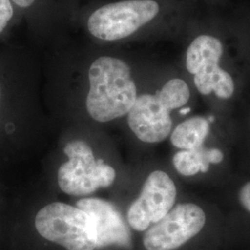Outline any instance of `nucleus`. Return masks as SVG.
Here are the masks:
<instances>
[{
	"label": "nucleus",
	"mask_w": 250,
	"mask_h": 250,
	"mask_svg": "<svg viewBox=\"0 0 250 250\" xmlns=\"http://www.w3.org/2000/svg\"><path fill=\"white\" fill-rule=\"evenodd\" d=\"M37 232L48 241L68 250H94L97 233L93 218L77 207L54 202L41 208L36 217Z\"/></svg>",
	"instance_id": "5"
},
{
	"label": "nucleus",
	"mask_w": 250,
	"mask_h": 250,
	"mask_svg": "<svg viewBox=\"0 0 250 250\" xmlns=\"http://www.w3.org/2000/svg\"><path fill=\"white\" fill-rule=\"evenodd\" d=\"M64 153L69 161L63 163L58 171V183L64 193L86 196L114 182L115 170L102 160H96L85 142L72 141L65 146Z\"/></svg>",
	"instance_id": "6"
},
{
	"label": "nucleus",
	"mask_w": 250,
	"mask_h": 250,
	"mask_svg": "<svg viewBox=\"0 0 250 250\" xmlns=\"http://www.w3.org/2000/svg\"><path fill=\"white\" fill-rule=\"evenodd\" d=\"M92 1H101V0H87V2H92ZM82 2H83V0L81 1V4H82Z\"/></svg>",
	"instance_id": "16"
},
{
	"label": "nucleus",
	"mask_w": 250,
	"mask_h": 250,
	"mask_svg": "<svg viewBox=\"0 0 250 250\" xmlns=\"http://www.w3.org/2000/svg\"><path fill=\"white\" fill-rule=\"evenodd\" d=\"M172 162L179 173L185 176L207 172L210 165L208 148L202 146L194 150H181L174 155Z\"/></svg>",
	"instance_id": "12"
},
{
	"label": "nucleus",
	"mask_w": 250,
	"mask_h": 250,
	"mask_svg": "<svg viewBox=\"0 0 250 250\" xmlns=\"http://www.w3.org/2000/svg\"><path fill=\"white\" fill-rule=\"evenodd\" d=\"M14 7L10 0H0V34L13 18Z\"/></svg>",
	"instance_id": "13"
},
{
	"label": "nucleus",
	"mask_w": 250,
	"mask_h": 250,
	"mask_svg": "<svg viewBox=\"0 0 250 250\" xmlns=\"http://www.w3.org/2000/svg\"><path fill=\"white\" fill-rule=\"evenodd\" d=\"M238 198L245 209L250 212V182L245 184L239 191Z\"/></svg>",
	"instance_id": "14"
},
{
	"label": "nucleus",
	"mask_w": 250,
	"mask_h": 250,
	"mask_svg": "<svg viewBox=\"0 0 250 250\" xmlns=\"http://www.w3.org/2000/svg\"><path fill=\"white\" fill-rule=\"evenodd\" d=\"M83 48L87 62L88 88L84 105L89 116L107 123L128 114L137 99L133 68L122 47L100 46L89 42Z\"/></svg>",
	"instance_id": "2"
},
{
	"label": "nucleus",
	"mask_w": 250,
	"mask_h": 250,
	"mask_svg": "<svg viewBox=\"0 0 250 250\" xmlns=\"http://www.w3.org/2000/svg\"><path fill=\"white\" fill-rule=\"evenodd\" d=\"M0 99H1V91H0Z\"/></svg>",
	"instance_id": "17"
},
{
	"label": "nucleus",
	"mask_w": 250,
	"mask_h": 250,
	"mask_svg": "<svg viewBox=\"0 0 250 250\" xmlns=\"http://www.w3.org/2000/svg\"><path fill=\"white\" fill-rule=\"evenodd\" d=\"M176 199V187L170 176L162 171L151 172L144 184L139 197L128 209L130 226L143 232L156 224L173 208Z\"/></svg>",
	"instance_id": "9"
},
{
	"label": "nucleus",
	"mask_w": 250,
	"mask_h": 250,
	"mask_svg": "<svg viewBox=\"0 0 250 250\" xmlns=\"http://www.w3.org/2000/svg\"><path fill=\"white\" fill-rule=\"evenodd\" d=\"M181 0H101L81 4L73 28L100 46L123 47L178 34L185 24Z\"/></svg>",
	"instance_id": "1"
},
{
	"label": "nucleus",
	"mask_w": 250,
	"mask_h": 250,
	"mask_svg": "<svg viewBox=\"0 0 250 250\" xmlns=\"http://www.w3.org/2000/svg\"><path fill=\"white\" fill-rule=\"evenodd\" d=\"M77 208L87 212L94 220L96 249L110 246L132 248L131 232L115 206L100 198H83L77 202Z\"/></svg>",
	"instance_id": "10"
},
{
	"label": "nucleus",
	"mask_w": 250,
	"mask_h": 250,
	"mask_svg": "<svg viewBox=\"0 0 250 250\" xmlns=\"http://www.w3.org/2000/svg\"><path fill=\"white\" fill-rule=\"evenodd\" d=\"M209 133L207 118L195 116L184 121L170 135L171 144L182 150H194L202 146Z\"/></svg>",
	"instance_id": "11"
},
{
	"label": "nucleus",
	"mask_w": 250,
	"mask_h": 250,
	"mask_svg": "<svg viewBox=\"0 0 250 250\" xmlns=\"http://www.w3.org/2000/svg\"><path fill=\"white\" fill-rule=\"evenodd\" d=\"M191 110V108L190 107H187V108H182L181 110H180V114L181 115H186V114H188V112Z\"/></svg>",
	"instance_id": "15"
},
{
	"label": "nucleus",
	"mask_w": 250,
	"mask_h": 250,
	"mask_svg": "<svg viewBox=\"0 0 250 250\" xmlns=\"http://www.w3.org/2000/svg\"><path fill=\"white\" fill-rule=\"evenodd\" d=\"M184 53L185 67L201 95H214L222 100L232 98L235 83L223 66L226 55L230 53L224 36L212 30L198 32L188 41Z\"/></svg>",
	"instance_id": "3"
},
{
	"label": "nucleus",
	"mask_w": 250,
	"mask_h": 250,
	"mask_svg": "<svg viewBox=\"0 0 250 250\" xmlns=\"http://www.w3.org/2000/svg\"><path fill=\"white\" fill-rule=\"evenodd\" d=\"M190 98L188 83L181 78H171L155 93L137 96L127 114L128 125L141 141L161 142L171 131L170 112L185 107Z\"/></svg>",
	"instance_id": "4"
},
{
	"label": "nucleus",
	"mask_w": 250,
	"mask_h": 250,
	"mask_svg": "<svg viewBox=\"0 0 250 250\" xmlns=\"http://www.w3.org/2000/svg\"><path fill=\"white\" fill-rule=\"evenodd\" d=\"M19 9L29 11L40 45L52 48L67 39L73 28L82 0H10Z\"/></svg>",
	"instance_id": "8"
},
{
	"label": "nucleus",
	"mask_w": 250,
	"mask_h": 250,
	"mask_svg": "<svg viewBox=\"0 0 250 250\" xmlns=\"http://www.w3.org/2000/svg\"><path fill=\"white\" fill-rule=\"evenodd\" d=\"M205 224V212L199 206L179 204L146 232L144 247L146 250H177L198 234Z\"/></svg>",
	"instance_id": "7"
}]
</instances>
